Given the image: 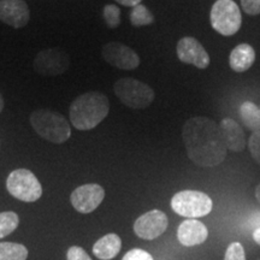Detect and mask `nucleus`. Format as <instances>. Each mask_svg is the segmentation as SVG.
<instances>
[{"label":"nucleus","mask_w":260,"mask_h":260,"mask_svg":"<svg viewBox=\"0 0 260 260\" xmlns=\"http://www.w3.org/2000/svg\"><path fill=\"white\" fill-rule=\"evenodd\" d=\"M9 193L24 203H35L41 198L42 186L38 177L28 169H17L6 180Z\"/></svg>","instance_id":"nucleus-7"},{"label":"nucleus","mask_w":260,"mask_h":260,"mask_svg":"<svg viewBox=\"0 0 260 260\" xmlns=\"http://www.w3.org/2000/svg\"><path fill=\"white\" fill-rule=\"evenodd\" d=\"M70 67V57L59 47L45 48L34 58L32 68L41 76H59Z\"/></svg>","instance_id":"nucleus-8"},{"label":"nucleus","mask_w":260,"mask_h":260,"mask_svg":"<svg viewBox=\"0 0 260 260\" xmlns=\"http://www.w3.org/2000/svg\"><path fill=\"white\" fill-rule=\"evenodd\" d=\"M103 58L121 70H135L140 65L139 54L121 42H107L104 45Z\"/></svg>","instance_id":"nucleus-10"},{"label":"nucleus","mask_w":260,"mask_h":260,"mask_svg":"<svg viewBox=\"0 0 260 260\" xmlns=\"http://www.w3.org/2000/svg\"><path fill=\"white\" fill-rule=\"evenodd\" d=\"M4 98H3V95H2V93H0V113H2V111H3V109H4Z\"/></svg>","instance_id":"nucleus-31"},{"label":"nucleus","mask_w":260,"mask_h":260,"mask_svg":"<svg viewBox=\"0 0 260 260\" xmlns=\"http://www.w3.org/2000/svg\"><path fill=\"white\" fill-rule=\"evenodd\" d=\"M259 109H260V107H259Z\"/></svg>","instance_id":"nucleus-32"},{"label":"nucleus","mask_w":260,"mask_h":260,"mask_svg":"<svg viewBox=\"0 0 260 260\" xmlns=\"http://www.w3.org/2000/svg\"><path fill=\"white\" fill-rule=\"evenodd\" d=\"M224 260H246L245 248L240 242H233L228 246Z\"/></svg>","instance_id":"nucleus-23"},{"label":"nucleus","mask_w":260,"mask_h":260,"mask_svg":"<svg viewBox=\"0 0 260 260\" xmlns=\"http://www.w3.org/2000/svg\"><path fill=\"white\" fill-rule=\"evenodd\" d=\"M182 138L188 157L199 167H217L226 157L228 149L220 126L209 117L188 119L182 128Z\"/></svg>","instance_id":"nucleus-1"},{"label":"nucleus","mask_w":260,"mask_h":260,"mask_svg":"<svg viewBox=\"0 0 260 260\" xmlns=\"http://www.w3.org/2000/svg\"><path fill=\"white\" fill-rule=\"evenodd\" d=\"M0 21L10 27L23 28L30 21V10L24 0H0Z\"/></svg>","instance_id":"nucleus-13"},{"label":"nucleus","mask_w":260,"mask_h":260,"mask_svg":"<svg viewBox=\"0 0 260 260\" xmlns=\"http://www.w3.org/2000/svg\"><path fill=\"white\" fill-rule=\"evenodd\" d=\"M122 248V240L117 234H107L93 246V253L100 260H111Z\"/></svg>","instance_id":"nucleus-17"},{"label":"nucleus","mask_w":260,"mask_h":260,"mask_svg":"<svg viewBox=\"0 0 260 260\" xmlns=\"http://www.w3.org/2000/svg\"><path fill=\"white\" fill-rule=\"evenodd\" d=\"M122 260H153L152 255L148 252L144 251V249L134 248L130 249L126 254L123 256Z\"/></svg>","instance_id":"nucleus-25"},{"label":"nucleus","mask_w":260,"mask_h":260,"mask_svg":"<svg viewBox=\"0 0 260 260\" xmlns=\"http://www.w3.org/2000/svg\"><path fill=\"white\" fill-rule=\"evenodd\" d=\"M28 258L27 247L21 243L0 242V260H25Z\"/></svg>","instance_id":"nucleus-19"},{"label":"nucleus","mask_w":260,"mask_h":260,"mask_svg":"<svg viewBox=\"0 0 260 260\" xmlns=\"http://www.w3.org/2000/svg\"><path fill=\"white\" fill-rule=\"evenodd\" d=\"M171 207L177 214L187 218H199L212 211V199L199 190H182L172 197Z\"/></svg>","instance_id":"nucleus-5"},{"label":"nucleus","mask_w":260,"mask_h":260,"mask_svg":"<svg viewBox=\"0 0 260 260\" xmlns=\"http://www.w3.org/2000/svg\"><path fill=\"white\" fill-rule=\"evenodd\" d=\"M168 225L167 214L160 210H151L135 220L134 232L141 239L154 240L165 233Z\"/></svg>","instance_id":"nucleus-11"},{"label":"nucleus","mask_w":260,"mask_h":260,"mask_svg":"<svg viewBox=\"0 0 260 260\" xmlns=\"http://www.w3.org/2000/svg\"><path fill=\"white\" fill-rule=\"evenodd\" d=\"M67 258L68 260H92L83 248L77 246L70 247L67 253Z\"/></svg>","instance_id":"nucleus-26"},{"label":"nucleus","mask_w":260,"mask_h":260,"mask_svg":"<svg viewBox=\"0 0 260 260\" xmlns=\"http://www.w3.org/2000/svg\"><path fill=\"white\" fill-rule=\"evenodd\" d=\"M105 198V190L100 184L88 183L76 188L71 193V205L77 212L90 213L95 211Z\"/></svg>","instance_id":"nucleus-9"},{"label":"nucleus","mask_w":260,"mask_h":260,"mask_svg":"<svg viewBox=\"0 0 260 260\" xmlns=\"http://www.w3.org/2000/svg\"><path fill=\"white\" fill-rule=\"evenodd\" d=\"M240 117L243 124L251 132H260V109L252 102H245L240 106Z\"/></svg>","instance_id":"nucleus-18"},{"label":"nucleus","mask_w":260,"mask_h":260,"mask_svg":"<svg viewBox=\"0 0 260 260\" xmlns=\"http://www.w3.org/2000/svg\"><path fill=\"white\" fill-rule=\"evenodd\" d=\"M253 240L260 246V228H256L254 232H253Z\"/></svg>","instance_id":"nucleus-29"},{"label":"nucleus","mask_w":260,"mask_h":260,"mask_svg":"<svg viewBox=\"0 0 260 260\" xmlns=\"http://www.w3.org/2000/svg\"><path fill=\"white\" fill-rule=\"evenodd\" d=\"M118 4L123 6H128V8H134V6L141 4L142 0H116Z\"/></svg>","instance_id":"nucleus-28"},{"label":"nucleus","mask_w":260,"mask_h":260,"mask_svg":"<svg viewBox=\"0 0 260 260\" xmlns=\"http://www.w3.org/2000/svg\"><path fill=\"white\" fill-rule=\"evenodd\" d=\"M110 111L109 98L102 92L81 94L71 103L70 122L81 132L94 129L106 118Z\"/></svg>","instance_id":"nucleus-2"},{"label":"nucleus","mask_w":260,"mask_h":260,"mask_svg":"<svg viewBox=\"0 0 260 260\" xmlns=\"http://www.w3.org/2000/svg\"><path fill=\"white\" fill-rule=\"evenodd\" d=\"M210 21L217 32L232 37L241 28V11L234 0H217L211 9Z\"/></svg>","instance_id":"nucleus-6"},{"label":"nucleus","mask_w":260,"mask_h":260,"mask_svg":"<svg viewBox=\"0 0 260 260\" xmlns=\"http://www.w3.org/2000/svg\"><path fill=\"white\" fill-rule=\"evenodd\" d=\"M104 21L109 28L115 29L121 24V10L116 5H106L104 8Z\"/></svg>","instance_id":"nucleus-22"},{"label":"nucleus","mask_w":260,"mask_h":260,"mask_svg":"<svg viewBox=\"0 0 260 260\" xmlns=\"http://www.w3.org/2000/svg\"><path fill=\"white\" fill-rule=\"evenodd\" d=\"M177 57L182 63L190 64L199 69H206L210 65V56L203 45L193 37L182 38L177 44Z\"/></svg>","instance_id":"nucleus-12"},{"label":"nucleus","mask_w":260,"mask_h":260,"mask_svg":"<svg viewBox=\"0 0 260 260\" xmlns=\"http://www.w3.org/2000/svg\"><path fill=\"white\" fill-rule=\"evenodd\" d=\"M130 22L134 27H142V25H149L153 23L154 17L145 5L139 4L134 6L130 12Z\"/></svg>","instance_id":"nucleus-20"},{"label":"nucleus","mask_w":260,"mask_h":260,"mask_svg":"<svg viewBox=\"0 0 260 260\" xmlns=\"http://www.w3.org/2000/svg\"><path fill=\"white\" fill-rule=\"evenodd\" d=\"M220 130H222L224 144L226 149L233 152H242L246 148L247 141L245 138V133L239 123L232 118H224L220 122Z\"/></svg>","instance_id":"nucleus-15"},{"label":"nucleus","mask_w":260,"mask_h":260,"mask_svg":"<svg viewBox=\"0 0 260 260\" xmlns=\"http://www.w3.org/2000/svg\"><path fill=\"white\" fill-rule=\"evenodd\" d=\"M29 121L35 133L52 144H64L71 136L69 122L59 112L39 109L31 112Z\"/></svg>","instance_id":"nucleus-3"},{"label":"nucleus","mask_w":260,"mask_h":260,"mask_svg":"<svg viewBox=\"0 0 260 260\" xmlns=\"http://www.w3.org/2000/svg\"><path fill=\"white\" fill-rule=\"evenodd\" d=\"M255 60V52L251 45L240 44L229 56V65L235 73H245Z\"/></svg>","instance_id":"nucleus-16"},{"label":"nucleus","mask_w":260,"mask_h":260,"mask_svg":"<svg viewBox=\"0 0 260 260\" xmlns=\"http://www.w3.org/2000/svg\"><path fill=\"white\" fill-rule=\"evenodd\" d=\"M241 6L247 15L256 16L260 14V0H241Z\"/></svg>","instance_id":"nucleus-27"},{"label":"nucleus","mask_w":260,"mask_h":260,"mask_svg":"<svg viewBox=\"0 0 260 260\" xmlns=\"http://www.w3.org/2000/svg\"><path fill=\"white\" fill-rule=\"evenodd\" d=\"M255 199L260 203V184H258L255 188Z\"/></svg>","instance_id":"nucleus-30"},{"label":"nucleus","mask_w":260,"mask_h":260,"mask_svg":"<svg viewBox=\"0 0 260 260\" xmlns=\"http://www.w3.org/2000/svg\"><path fill=\"white\" fill-rule=\"evenodd\" d=\"M113 90L122 104L135 110L146 109L155 98L154 90L147 83L132 77L119 79L113 86Z\"/></svg>","instance_id":"nucleus-4"},{"label":"nucleus","mask_w":260,"mask_h":260,"mask_svg":"<svg viewBox=\"0 0 260 260\" xmlns=\"http://www.w3.org/2000/svg\"><path fill=\"white\" fill-rule=\"evenodd\" d=\"M248 148L252 158L260 165V132L253 133L248 140Z\"/></svg>","instance_id":"nucleus-24"},{"label":"nucleus","mask_w":260,"mask_h":260,"mask_svg":"<svg viewBox=\"0 0 260 260\" xmlns=\"http://www.w3.org/2000/svg\"><path fill=\"white\" fill-rule=\"evenodd\" d=\"M19 224L18 214L12 211H5L0 213V239L9 236L17 229Z\"/></svg>","instance_id":"nucleus-21"},{"label":"nucleus","mask_w":260,"mask_h":260,"mask_svg":"<svg viewBox=\"0 0 260 260\" xmlns=\"http://www.w3.org/2000/svg\"><path fill=\"white\" fill-rule=\"evenodd\" d=\"M209 230L200 220L189 218L180 224L177 229V239L181 245L193 247L201 245L207 240Z\"/></svg>","instance_id":"nucleus-14"}]
</instances>
